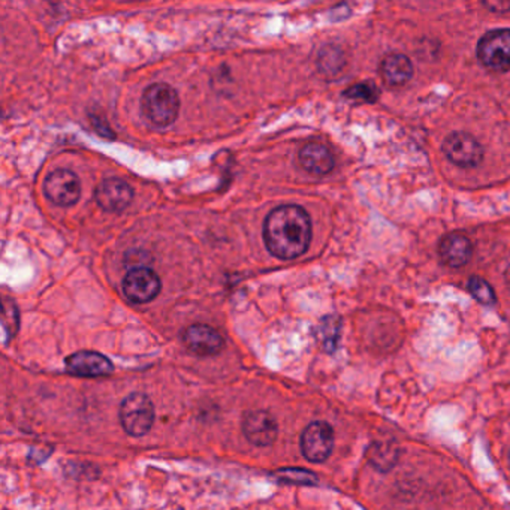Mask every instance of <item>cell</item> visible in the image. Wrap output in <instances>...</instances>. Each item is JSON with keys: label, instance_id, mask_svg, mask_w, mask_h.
Returning a JSON list of instances; mask_svg holds the SVG:
<instances>
[{"label": "cell", "instance_id": "obj_1", "mask_svg": "<svg viewBox=\"0 0 510 510\" xmlns=\"http://www.w3.org/2000/svg\"><path fill=\"white\" fill-rule=\"evenodd\" d=\"M266 249L278 259H295L305 254L312 241V220L298 205H282L266 215L264 224Z\"/></svg>", "mask_w": 510, "mask_h": 510}, {"label": "cell", "instance_id": "obj_2", "mask_svg": "<svg viewBox=\"0 0 510 510\" xmlns=\"http://www.w3.org/2000/svg\"><path fill=\"white\" fill-rule=\"evenodd\" d=\"M141 111L145 120L153 126H169L177 118L180 97L171 85L164 83L152 85L141 97Z\"/></svg>", "mask_w": 510, "mask_h": 510}, {"label": "cell", "instance_id": "obj_3", "mask_svg": "<svg viewBox=\"0 0 510 510\" xmlns=\"http://www.w3.org/2000/svg\"><path fill=\"white\" fill-rule=\"evenodd\" d=\"M118 416L127 435L143 437L152 430L155 424V405L147 395L131 394L122 401Z\"/></svg>", "mask_w": 510, "mask_h": 510}, {"label": "cell", "instance_id": "obj_4", "mask_svg": "<svg viewBox=\"0 0 510 510\" xmlns=\"http://www.w3.org/2000/svg\"><path fill=\"white\" fill-rule=\"evenodd\" d=\"M477 59L495 72L510 71V29L491 30L477 44Z\"/></svg>", "mask_w": 510, "mask_h": 510}, {"label": "cell", "instance_id": "obj_5", "mask_svg": "<svg viewBox=\"0 0 510 510\" xmlns=\"http://www.w3.org/2000/svg\"><path fill=\"white\" fill-rule=\"evenodd\" d=\"M447 159L461 168H475L484 159V148L476 138L465 132H454L443 143Z\"/></svg>", "mask_w": 510, "mask_h": 510}, {"label": "cell", "instance_id": "obj_6", "mask_svg": "<svg viewBox=\"0 0 510 510\" xmlns=\"http://www.w3.org/2000/svg\"><path fill=\"white\" fill-rule=\"evenodd\" d=\"M44 192L55 205L71 207L81 196L80 178L69 169H55L46 177Z\"/></svg>", "mask_w": 510, "mask_h": 510}, {"label": "cell", "instance_id": "obj_7", "mask_svg": "<svg viewBox=\"0 0 510 510\" xmlns=\"http://www.w3.org/2000/svg\"><path fill=\"white\" fill-rule=\"evenodd\" d=\"M333 447V426L326 422H312L301 435V451L312 463H324L328 460Z\"/></svg>", "mask_w": 510, "mask_h": 510}, {"label": "cell", "instance_id": "obj_8", "mask_svg": "<svg viewBox=\"0 0 510 510\" xmlns=\"http://www.w3.org/2000/svg\"><path fill=\"white\" fill-rule=\"evenodd\" d=\"M161 278L150 268L129 271L123 280V294L134 304H145L155 300L161 292Z\"/></svg>", "mask_w": 510, "mask_h": 510}, {"label": "cell", "instance_id": "obj_9", "mask_svg": "<svg viewBox=\"0 0 510 510\" xmlns=\"http://www.w3.org/2000/svg\"><path fill=\"white\" fill-rule=\"evenodd\" d=\"M243 433L255 446H270L277 439V422L268 412L255 410L243 419Z\"/></svg>", "mask_w": 510, "mask_h": 510}, {"label": "cell", "instance_id": "obj_10", "mask_svg": "<svg viewBox=\"0 0 510 510\" xmlns=\"http://www.w3.org/2000/svg\"><path fill=\"white\" fill-rule=\"evenodd\" d=\"M185 345L198 356H213L224 349V338L208 325H192L183 334Z\"/></svg>", "mask_w": 510, "mask_h": 510}, {"label": "cell", "instance_id": "obj_11", "mask_svg": "<svg viewBox=\"0 0 510 510\" xmlns=\"http://www.w3.org/2000/svg\"><path fill=\"white\" fill-rule=\"evenodd\" d=\"M132 196H134V192H132L131 185L118 178L104 180L95 190L97 205L102 210L110 211V213L125 210L131 204Z\"/></svg>", "mask_w": 510, "mask_h": 510}, {"label": "cell", "instance_id": "obj_12", "mask_svg": "<svg viewBox=\"0 0 510 510\" xmlns=\"http://www.w3.org/2000/svg\"><path fill=\"white\" fill-rule=\"evenodd\" d=\"M66 370L74 375L80 377H101L113 373L115 367L110 359L99 354V352H90L83 350L71 355L66 359Z\"/></svg>", "mask_w": 510, "mask_h": 510}, {"label": "cell", "instance_id": "obj_13", "mask_svg": "<svg viewBox=\"0 0 510 510\" xmlns=\"http://www.w3.org/2000/svg\"><path fill=\"white\" fill-rule=\"evenodd\" d=\"M472 243L467 236L458 232L445 235L440 241L439 256L443 264L452 268H460L467 265V262L472 257Z\"/></svg>", "mask_w": 510, "mask_h": 510}, {"label": "cell", "instance_id": "obj_14", "mask_svg": "<svg viewBox=\"0 0 510 510\" xmlns=\"http://www.w3.org/2000/svg\"><path fill=\"white\" fill-rule=\"evenodd\" d=\"M298 161L307 173L313 175H326L334 169L333 153L324 144H305L300 150Z\"/></svg>", "mask_w": 510, "mask_h": 510}, {"label": "cell", "instance_id": "obj_15", "mask_svg": "<svg viewBox=\"0 0 510 510\" xmlns=\"http://www.w3.org/2000/svg\"><path fill=\"white\" fill-rule=\"evenodd\" d=\"M380 75L386 85L400 87L414 76V66L407 55H389L380 65Z\"/></svg>", "mask_w": 510, "mask_h": 510}, {"label": "cell", "instance_id": "obj_16", "mask_svg": "<svg viewBox=\"0 0 510 510\" xmlns=\"http://www.w3.org/2000/svg\"><path fill=\"white\" fill-rule=\"evenodd\" d=\"M398 449L393 442H375L368 451L371 465L380 472H388L395 465Z\"/></svg>", "mask_w": 510, "mask_h": 510}, {"label": "cell", "instance_id": "obj_17", "mask_svg": "<svg viewBox=\"0 0 510 510\" xmlns=\"http://www.w3.org/2000/svg\"><path fill=\"white\" fill-rule=\"evenodd\" d=\"M468 289L479 303L485 304V305H493L495 303V294H494L493 287L484 278L477 277V275L470 278L468 280Z\"/></svg>", "mask_w": 510, "mask_h": 510}, {"label": "cell", "instance_id": "obj_18", "mask_svg": "<svg viewBox=\"0 0 510 510\" xmlns=\"http://www.w3.org/2000/svg\"><path fill=\"white\" fill-rule=\"evenodd\" d=\"M345 96L350 99H361L365 102H375L379 97V89L373 83H359L345 92Z\"/></svg>", "mask_w": 510, "mask_h": 510}, {"label": "cell", "instance_id": "obj_19", "mask_svg": "<svg viewBox=\"0 0 510 510\" xmlns=\"http://www.w3.org/2000/svg\"><path fill=\"white\" fill-rule=\"evenodd\" d=\"M338 326L340 325L335 319H328L324 325V345L328 350H334L337 346Z\"/></svg>", "mask_w": 510, "mask_h": 510}, {"label": "cell", "instance_id": "obj_20", "mask_svg": "<svg viewBox=\"0 0 510 510\" xmlns=\"http://www.w3.org/2000/svg\"><path fill=\"white\" fill-rule=\"evenodd\" d=\"M282 476L286 481L305 484V485H312V484H316L317 482V477L310 472H305V470H286V472L282 473Z\"/></svg>", "mask_w": 510, "mask_h": 510}, {"label": "cell", "instance_id": "obj_21", "mask_svg": "<svg viewBox=\"0 0 510 510\" xmlns=\"http://www.w3.org/2000/svg\"><path fill=\"white\" fill-rule=\"evenodd\" d=\"M486 8L489 9H493L494 13H495V11H498V13H502V11H500V9L503 8V11H507V9H510V5L509 4H486Z\"/></svg>", "mask_w": 510, "mask_h": 510}, {"label": "cell", "instance_id": "obj_22", "mask_svg": "<svg viewBox=\"0 0 510 510\" xmlns=\"http://www.w3.org/2000/svg\"><path fill=\"white\" fill-rule=\"evenodd\" d=\"M506 278H507V282L510 283V268H509V270H507Z\"/></svg>", "mask_w": 510, "mask_h": 510}, {"label": "cell", "instance_id": "obj_23", "mask_svg": "<svg viewBox=\"0 0 510 510\" xmlns=\"http://www.w3.org/2000/svg\"><path fill=\"white\" fill-rule=\"evenodd\" d=\"M509 467H510V454H509Z\"/></svg>", "mask_w": 510, "mask_h": 510}]
</instances>
